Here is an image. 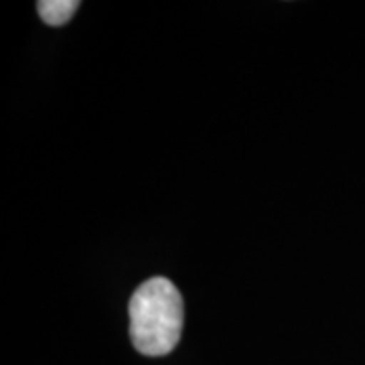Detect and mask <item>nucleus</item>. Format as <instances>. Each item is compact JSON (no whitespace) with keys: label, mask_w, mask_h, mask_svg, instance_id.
<instances>
[{"label":"nucleus","mask_w":365,"mask_h":365,"mask_svg":"<svg viewBox=\"0 0 365 365\" xmlns=\"http://www.w3.org/2000/svg\"><path fill=\"white\" fill-rule=\"evenodd\" d=\"M130 339L136 351L148 357L170 353L181 339L185 304L179 288L157 276L134 290L130 304Z\"/></svg>","instance_id":"obj_1"},{"label":"nucleus","mask_w":365,"mask_h":365,"mask_svg":"<svg viewBox=\"0 0 365 365\" xmlns=\"http://www.w3.org/2000/svg\"><path fill=\"white\" fill-rule=\"evenodd\" d=\"M78 0H41L37 4L39 16L49 26H61L73 19L78 13Z\"/></svg>","instance_id":"obj_2"}]
</instances>
